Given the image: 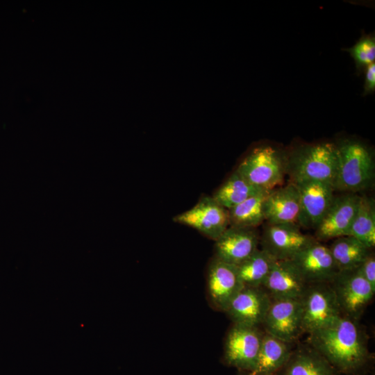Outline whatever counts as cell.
Wrapping results in <instances>:
<instances>
[{
	"instance_id": "cell-13",
	"label": "cell",
	"mask_w": 375,
	"mask_h": 375,
	"mask_svg": "<svg viewBox=\"0 0 375 375\" xmlns=\"http://www.w3.org/2000/svg\"><path fill=\"white\" fill-rule=\"evenodd\" d=\"M243 288L237 266L215 256L208 265L207 272L208 294L215 308L224 312Z\"/></svg>"
},
{
	"instance_id": "cell-22",
	"label": "cell",
	"mask_w": 375,
	"mask_h": 375,
	"mask_svg": "<svg viewBox=\"0 0 375 375\" xmlns=\"http://www.w3.org/2000/svg\"><path fill=\"white\" fill-rule=\"evenodd\" d=\"M265 191L267 190L254 186L235 171L216 190L212 197L222 206L229 210Z\"/></svg>"
},
{
	"instance_id": "cell-21",
	"label": "cell",
	"mask_w": 375,
	"mask_h": 375,
	"mask_svg": "<svg viewBox=\"0 0 375 375\" xmlns=\"http://www.w3.org/2000/svg\"><path fill=\"white\" fill-rule=\"evenodd\" d=\"M328 248L339 272L358 267L371 252L351 235L335 238Z\"/></svg>"
},
{
	"instance_id": "cell-20",
	"label": "cell",
	"mask_w": 375,
	"mask_h": 375,
	"mask_svg": "<svg viewBox=\"0 0 375 375\" xmlns=\"http://www.w3.org/2000/svg\"><path fill=\"white\" fill-rule=\"evenodd\" d=\"M292 351L290 343L265 332L256 367L252 373L258 375H277L288 360Z\"/></svg>"
},
{
	"instance_id": "cell-10",
	"label": "cell",
	"mask_w": 375,
	"mask_h": 375,
	"mask_svg": "<svg viewBox=\"0 0 375 375\" xmlns=\"http://www.w3.org/2000/svg\"><path fill=\"white\" fill-rule=\"evenodd\" d=\"M262 325L266 333L280 340L295 341L303 333L301 299L272 300Z\"/></svg>"
},
{
	"instance_id": "cell-30",
	"label": "cell",
	"mask_w": 375,
	"mask_h": 375,
	"mask_svg": "<svg viewBox=\"0 0 375 375\" xmlns=\"http://www.w3.org/2000/svg\"><path fill=\"white\" fill-rule=\"evenodd\" d=\"M365 375H367V374H365Z\"/></svg>"
},
{
	"instance_id": "cell-19",
	"label": "cell",
	"mask_w": 375,
	"mask_h": 375,
	"mask_svg": "<svg viewBox=\"0 0 375 375\" xmlns=\"http://www.w3.org/2000/svg\"><path fill=\"white\" fill-rule=\"evenodd\" d=\"M280 375H338L333 367L309 344L299 346L292 353Z\"/></svg>"
},
{
	"instance_id": "cell-16",
	"label": "cell",
	"mask_w": 375,
	"mask_h": 375,
	"mask_svg": "<svg viewBox=\"0 0 375 375\" xmlns=\"http://www.w3.org/2000/svg\"><path fill=\"white\" fill-rule=\"evenodd\" d=\"M259 243L256 228L229 226L215 241V257L238 266L258 249Z\"/></svg>"
},
{
	"instance_id": "cell-24",
	"label": "cell",
	"mask_w": 375,
	"mask_h": 375,
	"mask_svg": "<svg viewBox=\"0 0 375 375\" xmlns=\"http://www.w3.org/2000/svg\"><path fill=\"white\" fill-rule=\"evenodd\" d=\"M276 260L267 251L258 249L237 266L239 277L245 287H262Z\"/></svg>"
},
{
	"instance_id": "cell-12",
	"label": "cell",
	"mask_w": 375,
	"mask_h": 375,
	"mask_svg": "<svg viewBox=\"0 0 375 375\" xmlns=\"http://www.w3.org/2000/svg\"><path fill=\"white\" fill-rule=\"evenodd\" d=\"M288 260L308 285L331 283L339 272L329 248L317 240Z\"/></svg>"
},
{
	"instance_id": "cell-6",
	"label": "cell",
	"mask_w": 375,
	"mask_h": 375,
	"mask_svg": "<svg viewBox=\"0 0 375 375\" xmlns=\"http://www.w3.org/2000/svg\"><path fill=\"white\" fill-rule=\"evenodd\" d=\"M301 300L303 333L328 326L342 315L330 283L309 285Z\"/></svg>"
},
{
	"instance_id": "cell-29",
	"label": "cell",
	"mask_w": 375,
	"mask_h": 375,
	"mask_svg": "<svg viewBox=\"0 0 375 375\" xmlns=\"http://www.w3.org/2000/svg\"><path fill=\"white\" fill-rule=\"evenodd\" d=\"M238 375H258V374H256L252 372H240V373Z\"/></svg>"
},
{
	"instance_id": "cell-15",
	"label": "cell",
	"mask_w": 375,
	"mask_h": 375,
	"mask_svg": "<svg viewBox=\"0 0 375 375\" xmlns=\"http://www.w3.org/2000/svg\"><path fill=\"white\" fill-rule=\"evenodd\" d=\"M271 299L262 287H245L224 311L233 324L258 326L262 324Z\"/></svg>"
},
{
	"instance_id": "cell-5",
	"label": "cell",
	"mask_w": 375,
	"mask_h": 375,
	"mask_svg": "<svg viewBox=\"0 0 375 375\" xmlns=\"http://www.w3.org/2000/svg\"><path fill=\"white\" fill-rule=\"evenodd\" d=\"M342 315L357 320L375 293L358 268L340 271L330 283Z\"/></svg>"
},
{
	"instance_id": "cell-3",
	"label": "cell",
	"mask_w": 375,
	"mask_h": 375,
	"mask_svg": "<svg viewBox=\"0 0 375 375\" xmlns=\"http://www.w3.org/2000/svg\"><path fill=\"white\" fill-rule=\"evenodd\" d=\"M336 146L338 164L334 190L356 193L370 188L375 169L372 154L367 147L351 140H343Z\"/></svg>"
},
{
	"instance_id": "cell-25",
	"label": "cell",
	"mask_w": 375,
	"mask_h": 375,
	"mask_svg": "<svg viewBox=\"0 0 375 375\" xmlns=\"http://www.w3.org/2000/svg\"><path fill=\"white\" fill-rule=\"evenodd\" d=\"M349 235L354 237L366 247L375 245V202L372 197L361 196Z\"/></svg>"
},
{
	"instance_id": "cell-17",
	"label": "cell",
	"mask_w": 375,
	"mask_h": 375,
	"mask_svg": "<svg viewBox=\"0 0 375 375\" xmlns=\"http://www.w3.org/2000/svg\"><path fill=\"white\" fill-rule=\"evenodd\" d=\"M309 285L290 260H275L262 288L271 300L301 299Z\"/></svg>"
},
{
	"instance_id": "cell-28",
	"label": "cell",
	"mask_w": 375,
	"mask_h": 375,
	"mask_svg": "<svg viewBox=\"0 0 375 375\" xmlns=\"http://www.w3.org/2000/svg\"><path fill=\"white\" fill-rule=\"evenodd\" d=\"M365 93L373 92L375 89V64L372 62L367 65L365 76Z\"/></svg>"
},
{
	"instance_id": "cell-14",
	"label": "cell",
	"mask_w": 375,
	"mask_h": 375,
	"mask_svg": "<svg viewBox=\"0 0 375 375\" xmlns=\"http://www.w3.org/2000/svg\"><path fill=\"white\" fill-rule=\"evenodd\" d=\"M295 185L300 196V212L297 224L300 227L315 229L333 200L334 188L331 183L319 181L303 182Z\"/></svg>"
},
{
	"instance_id": "cell-7",
	"label": "cell",
	"mask_w": 375,
	"mask_h": 375,
	"mask_svg": "<svg viewBox=\"0 0 375 375\" xmlns=\"http://www.w3.org/2000/svg\"><path fill=\"white\" fill-rule=\"evenodd\" d=\"M263 333L258 326L233 324L225 340L224 363L239 372H253Z\"/></svg>"
},
{
	"instance_id": "cell-18",
	"label": "cell",
	"mask_w": 375,
	"mask_h": 375,
	"mask_svg": "<svg viewBox=\"0 0 375 375\" xmlns=\"http://www.w3.org/2000/svg\"><path fill=\"white\" fill-rule=\"evenodd\" d=\"M264 211L268 224H297L300 212V196L297 186L292 183L267 194Z\"/></svg>"
},
{
	"instance_id": "cell-27",
	"label": "cell",
	"mask_w": 375,
	"mask_h": 375,
	"mask_svg": "<svg viewBox=\"0 0 375 375\" xmlns=\"http://www.w3.org/2000/svg\"><path fill=\"white\" fill-rule=\"evenodd\" d=\"M362 276L375 290V257L371 251L358 267Z\"/></svg>"
},
{
	"instance_id": "cell-26",
	"label": "cell",
	"mask_w": 375,
	"mask_h": 375,
	"mask_svg": "<svg viewBox=\"0 0 375 375\" xmlns=\"http://www.w3.org/2000/svg\"><path fill=\"white\" fill-rule=\"evenodd\" d=\"M347 50L358 65L367 66L374 62L375 40L374 37L363 38Z\"/></svg>"
},
{
	"instance_id": "cell-9",
	"label": "cell",
	"mask_w": 375,
	"mask_h": 375,
	"mask_svg": "<svg viewBox=\"0 0 375 375\" xmlns=\"http://www.w3.org/2000/svg\"><path fill=\"white\" fill-rule=\"evenodd\" d=\"M173 220L197 230L214 241L229 226L228 210L208 196L201 197L194 207L176 215Z\"/></svg>"
},
{
	"instance_id": "cell-8",
	"label": "cell",
	"mask_w": 375,
	"mask_h": 375,
	"mask_svg": "<svg viewBox=\"0 0 375 375\" xmlns=\"http://www.w3.org/2000/svg\"><path fill=\"white\" fill-rule=\"evenodd\" d=\"M317 240L303 233L297 224H267L260 237L262 249L276 260H288Z\"/></svg>"
},
{
	"instance_id": "cell-2",
	"label": "cell",
	"mask_w": 375,
	"mask_h": 375,
	"mask_svg": "<svg viewBox=\"0 0 375 375\" xmlns=\"http://www.w3.org/2000/svg\"><path fill=\"white\" fill-rule=\"evenodd\" d=\"M338 164L336 144L321 142L295 149L286 158V174L290 183L319 181L333 185Z\"/></svg>"
},
{
	"instance_id": "cell-1",
	"label": "cell",
	"mask_w": 375,
	"mask_h": 375,
	"mask_svg": "<svg viewBox=\"0 0 375 375\" xmlns=\"http://www.w3.org/2000/svg\"><path fill=\"white\" fill-rule=\"evenodd\" d=\"M308 342L338 374H367L372 356L366 335L356 320L342 315L330 325L309 333Z\"/></svg>"
},
{
	"instance_id": "cell-4",
	"label": "cell",
	"mask_w": 375,
	"mask_h": 375,
	"mask_svg": "<svg viewBox=\"0 0 375 375\" xmlns=\"http://www.w3.org/2000/svg\"><path fill=\"white\" fill-rule=\"evenodd\" d=\"M248 182L265 190L281 185L286 174V158L274 147L254 149L235 170Z\"/></svg>"
},
{
	"instance_id": "cell-23",
	"label": "cell",
	"mask_w": 375,
	"mask_h": 375,
	"mask_svg": "<svg viewBox=\"0 0 375 375\" xmlns=\"http://www.w3.org/2000/svg\"><path fill=\"white\" fill-rule=\"evenodd\" d=\"M269 191L260 192L228 210L229 226L256 228L262 224L265 221L264 203Z\"/></svg>"
},
{
	"instance_id": "cell-11",
	"label": "cell",
	"mask_w": 375,
	"mask_h": 375,
	"mask_svg": "<svg viewBox=\"0 0 375 375\" xmlns=\"http://www.w3.org/2000/svg\"><path fill=\"white\" fill-rule=\"evenodd\" d=\"M360 197L356 193L335 195L326 213L315 229V238L319 242L349 235Z\"/></svg>"
}]
</instances>
